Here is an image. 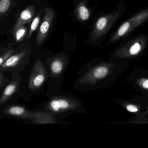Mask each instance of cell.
Listing matches in <instances>:
<instances>
[{"instance_id":"52a82bcc","label":"cell","mask_w":148,"mask_h":148,"mask_svg":"<svg viewBox=\"0 0 148 148\" xmlns=\"http://www.w3.org/2000/svg\"><path fill=\"white\" fill-rule=\"evenodd\" d=\"M73 104L68 99H55L50 101L49 109L54 113H60L69 110L73 108Z\"/></svg>"},{"instance_id":"d6986e66","label":"cell","mask_w":148,"mask_h":148,"mask_svg":"<svg viewBox=\"0 0 148 148\" xmlns=\"http://www.w3.org/2000/svg\"><path fill=\"white\" fill-rule=\"evenodd\" d=\"M126 109L128 111L131 112H136L138 111V108L132 105H129L126 106Z\"/></svg>"},{"instance_id":"277c9868","label":"cell","mask_w":148,"mask_h":148,"mask_svg":"<svg viewBox=\"0 0 148 148\" xmlns=\"http://www.w3.org/2000/svg\"><path fill=\"white\" fill-rule=\"evenodd\" d=\"M54 14L52 8H47L36 38V42L38 45L42 44L46 38L53 21Z\"/></svg>"},{"instance_id":"4fadbf2b","label":"cell","mask_w":148,"mask_h":148,"mask_svg":"<svg viewBox=\"0 0 148 148\" xmlns=\"http://www.w3.org/2000/svg\"><path fill=\"white\" fill-rule=\"evenodd\" d=\"M78 12L79 16L82 21H86L90 18V11L84 5H82L79 6L78 8Z\"/></svg>"},{"instance_id":"7c38bea8","label":"cell","mask_w":148,"mask_h":148,"mask_svg":"<svg viewBox=\"0 0 148 148\" xmlns=\"http://www.w3.org/2000/svg\"><path fill=\"white\" fill-rule=\"evenodd\" d=\"M25 112V109L21 106H13L9 107L7 110V113L12 116H21Z\"/></svg>"},{"instance_id":"8992f818","label":"cell","mask_w":148,"mask_h":148,"mask_svg":"<svg viewBox=\"0 0 148 148\" xmlns=\"http://www.w3.org/2000/svg\"><path fill=\"white\" fill-rule=\"evenodd\" d=\"M35 7L33 5L28 7L22 11L14 27L13 32L14 33L17 29L31 22L35 14Z\"/></svg>"},{"instance_id":"5bb4252c","label":"cell","mask_w":148,"mask_h":148,"mask_svg":"<svg viewBox=\"0 0 148 148\" xmlns=\"http://www.w3.org/2000/svg\"><path fill=\"white\" fill-rule=\"evenodd\" d=\"M40 21V15L38 14L37 16L33 20L32 25H31V27H30V30H29L28 35H27V40L30 39L34 32L38 28L39 24Z\"/></svg>"},{"instance_id":"5b68a950","label":"cell","mask_w":148,"mask_h":148,"mask_svg":"<svg viewBox=\"0 0 148 148\" xmlns=\"http://www.w3.org/2000/svg\"><path fill=\"white\" fill-rule=\"evenodd\" d=\"M46 79L45 72L41 63L36 64L30 80V87L32 90L38 89L41 86Z\"/></svg>"},{"instance_id":"9c48e42d","label":"cell","mask_w":148,"mask_h":148,"mask_svg":"<svg viewBox=\"0 0 148 148\" xmlns=\"http://www.w3.org/2000/svg\"><path fill=\"white\" fill-rule=\"evenodd\" d=\"M18 87V82H13L5 88L1 99V104L4 103L14 93Z\"/></svg>"},{"instance_id":"30bf717a","label":"cell","mask_w":148,"mask_h":148,"mask_svg":"<svg viewBox=\"0 0 148 148\" xmlns=\"http://www.w3.org/2000/svg\"><path fill=\"white\" fill-rule=\"evenodd\" d=\"M109 73V69L104 66H99L92 71V77L95 79H101L105 77Z\"/></svg>"},{"instance_id":"ac0fdd59","label":"cell","mask_w":148,"mask_h":148,"mask_svg":"<svg viewBox=\"0 0 148 148\" xmlns=\"http://www.w3.org/2000/svg\"><path fill=\"white\" fill-rule=\"evenodd\" d=\"M139 84L143 88L148 90V79H143L140 80Z\"/></svg>"},{"instance_id":"8fae6325","label":"cell","mask_w":148,"mask_h":148,"mask_svg":"<svg viewBox=\"0 0 148 148\" xmlns=\"http://www.w3.org/2000/svg\"><path fill=\"white\" fill-rule=\"evenodd\" d=\"M64 68V64L61 60L57 59L53 60L51 64V69L52 72L58 75L62 72Z\"/></svg>"},{"instance_id":"7a4b0ae2","label":"cell","mask_w":148,"mask_h":148,"mask_svg":"<svg viewBox=\"0 0 148 148\" xmlns=\"http://www.w3.org/2000/svg\"><path fill=\"white\" fill-rule=\"evenodd\" d=\"M148 21V8H145L124 21L108 40V45L114 44L128 36Z\"/></svg>"},{"instance_id":"e0dca14e","label":"cell","mask_w":148,"mask_h":148,"mask_svg":"<svg viewBox=\"0 0 148 148\" xmlns=\"http://www.w3.org/2000/svg\"><path fill=\"white\" fill-rule=\"evenodd\" d=\"M12 52L13 51L12 50H10L1 57V58H0V65L1 66L6 61V60L9 58V56L12 53Z\"/></svg>"},{"instance_id":"ba28073f","label":"cell","mask_w":148,"mask_h":148,"mask_svg":"<svg viewBox=\"0 0 148 148\" xmlns=\"http://www.w3.org/2000/svg\"><path fill=\"white\" fill-rule=\"evenodd\" d=\"M25 54L26 53L25 52H21L17 54H14L9 57L1 65V67L5 69V68H9L15 66L18 64V63L20 62Z\"/></svg>"},{"instance_id":"2e32d148","label":"cell","mask_w":148,"mask_h":148,"mask_svg":"<svg viewBox=\"0 0 148 148\" xmlns=\"http://www.w3.org/2000/svg\"><path fill=\"white\" fill-rule=\"evenodd\" d=\"M11 5L10 0H1L0 1V13L1 15L4 14L10 8Z\"/></svg>"},{"instance_id":"3957f363","label":"cell","mask_w":148,"mask_h":148,"mask_svg":"<svg viewBox=\"0 0 148 148\" xmlns=\"http://www.w3.org/2000/svg\"><path fill=\"white\" fill-rule=\"evenodd\" d=\"M146 35H139L125 43L116 51V55L119 57H131L140 53L148 42Z\"/></svg>"},{"instance_id":"6da1fadb","label":"cell","mask_w":148,"mask_h":148,"mask_svg":"<svg viewBox=\"0 0 148 148\" xmlns=\"http://www.w3.org/2000/svg\"><path fill=\"white\" fill-rule=\"evenodd\" d=\"M125 10L126 6L123 2H118L112 11L99 17L91 32V40L94 42L103 40L111 29L122 18Z\"/></svg>"},{"instance_id":"9a60e30c","label":"cell","mask_w":148,"mask_h":148,"mask_svg":"<svg viewBox=\"0 0 148 148\" xmlns=\"http://www.w3.org/2000/svg\"><path fill=\"white\" fill-rule=\"evenodd\" d=\"M26 32V27H25L24 26L17 29V31L14 33L15 34V37L16 42L21 41L25 36Z\"/></svg>"}]
</instances>
